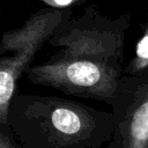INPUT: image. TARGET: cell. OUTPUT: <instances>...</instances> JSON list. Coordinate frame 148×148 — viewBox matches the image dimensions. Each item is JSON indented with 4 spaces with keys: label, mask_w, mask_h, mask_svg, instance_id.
Listing matches in <instances>:
<instances>
[{
    "label": "cell",
    "mask_w": 148,
    "mask_h": 148,
    "mask_svg": "<svg viewBox=\"0 0 148 148\" xmlns=\"http://www.w3.org/2000/svg\"><path fill=\"white\" fill-rule=\"evenodd\" d=\"M130 14L111 18L88 6L66 21L47 42L58 49L51 57L27 71L36 86L66 95L104 102L111 106L124 71L125 35Z\"/></svg>",
    "instance_id": "6da1fadb"
},
{
    "label": "cell",
    "mask_w": 148,
    "mask_h": 148,
    "mask_svg": "<svg viewBox=\"0 0 148 148\" xmlns=\"http://www.w3.org/2000/svg\"><path fill=\"white\" fill-rule=\"evenodd\" d=\"M6 126L22 148H101L112 139L114 117L74 99L16 92Z\"/></svg>",
    "instance_id": "7a4b0ae2"
},
{
    "label": "cell",
    "mask_w": 148,
    "mask_h": 148,
    "mask_svg": "<svg viewBox=\"0 0 148 148\" xmlns=\"http://www.w3.org/2000/svg\"><path fill=\"white\" fill-rule=\"evenodd\" d=\"M72 17L71 9H38L18 28L3 32L0 42V125L7 124L8 108L17 82L32 66L37 52Z\"/></svg>",
    "instance_id": "3957f363"
},
{
    "label": "cell",
    "mask_w": 148,
    "mask_h": 148,
    "mask_svg": "<svg viewBox=\"0 0 148 148\" xmlns=\"http://www.w3.org/2000/svg\"><path fill=\"white\" fill-rule=\"evenodd\" d=\"M111 109L114 131L108 148H148V75H123Z\"/></svg>",
    "instance_id": "277c9868"
},
{
    "label": "cell",
    "mask_w": 148,
    "mask_h": 148,
    "mask_svg": "<svg viewBox=\"0 0 148 148\" xmlns=\"http://www.w3.org/2000/svg\"><path fill=\"white\" fill-rule=\"evenodd\" d=\"M123 75H127V76L148 75V18L142 25V34L136 42L132 59L126 66H124Z\"/></svg>",
    "instance_id": "5b68a950"
},
{
    "label": "cell",
    "mask_w": 148,
    "mask_h": 148,
    "mask_svg": "<svg viewBox=\"0 0 148 148\" xmlns=\"http://www.w3.org/2000/svg\"><path fill=\"white\" fill-rule=\"evenodd\" d=\"M0 148H22L6 125H0Z\"/></svg>",
    "instance_id": "8992f818"
},
{
    "label": "cell",
    "mask_w": 148,
    "mask_h": 148,
    "mask_svg": "<svg viewBox=\"0 0 148 148\" xmlns=\"http://www.w3.org/2000/svg\"><path fill=\"white\" fill-rule=\"evenodd\" d=\"M37 1L46 5V7L58 8V9H69L72 6H77L84 2V0H37Z\"/></svg>",
    "instance_id": "52a82bcc"
}]
</instances>
